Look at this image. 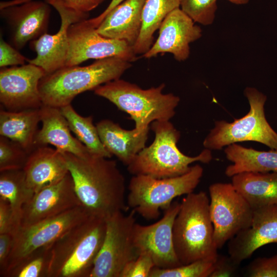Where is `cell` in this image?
<instances>
[{
	"label": "cell",
	"mask_w": 277,
	"mask_h": 277,
	"mask_svg": "<svg viewBox=\"0 0 277 277\" xmlns=\"http://www.w3.org/2000/svg\"><path fill=\"white\" fill-rule=\"evenodd\" d=\"M181 0H146L142 11L140 35L133 46L135 53L144 54L153 45V34L165 18L180 8Z\"/></svg>",
	"instance_id": "obj_27"
},
{
	"label": "cell",
	"mask_w": 277,
	"mask_h": 277,
	"mask_svg": "<svg viewBox=\"0 0 277 277\" xmlns=\"http://www.w3.org/2000/svg\"><path fill=\"white\" fill-rule=\"evenodd\" d=\"M89 214L82 205L35 223L21 225L2 276L35 250L52 244L71 228L86 220Z\"/></svg>",
	"instance_id": "obj_11"
},
{
	"label": "cell",
	"mask_w": 277,
	"mask_h": 277,
	"mask_svg": "<svg viewBox=\"0 0 277 277\" xmlns=\"http://www.w3.org/2000/svg\"><path fill=\"white\" fill-rule=\"evenodd\" d=\"M180 8L170 12L161 23L155 42L143 57L150 58L159 53H170L178 61L190 55V44L202 35V29Z\"/></svg>",
	"instance_id": "obj_16"
},
{
	"label": "cell",
	"mask_w": 277,
	"mask_h": 277,
	"mask_svg": "<svg viewBox=\"0 0 277 277\" xmlns=\"http://www.w3.org/2000/svg\"><path fill=\"white\" fill-rule=\"evenodd\" d=\"M209 203L207 193L202 191L186 195L180 203L172 233L175 252L182 265L199 260L214 262L219 254Z\"/></svg>",
	"instance_id": "obj_2"
},
{
	"label": "cell",
	"mask_w": 277,
	"mask_h": 277,
	"mask_svg": "<svg viewBox=\"0 0 277 277\" xmlns=\"http://www.w3.org/2000/svg\"><path fill=\"white\" fill-rule=\"evenodd\" d=\"M14 236L10 233L0 234V275L2 276L7 267L11 252Z\"/></svg>",
	"instance_id": "obj_39"
},
{
	"label": "cell",
	"mask_w": 277,
	"mask_h": 277,
	"mask_svg": "<svg viewBox=\"0 0 277 277\" xmlns=\"http://www.w3.org/2000/svg\"><path fill=\"white\" fill-rule=\"evenodd\" d=\"M244 94L249 110L244 116L233 122L217 121L204 138L203 145L210 150H220L229 145L252 141L277 149V132L267 121L264 106L267 97L254 87H248Z\"/></svg>",
	"instance_id": "obj_8"
},
{
	"label": "cell",
	"mask_w": 277,
	"mask_h": 277,
	"mask_svg": "<svg viewBox=\"0 0 277 277\" xmlns=\"http://www.w3.org/2000/svg\"><path fill=\"white\" fill-rule=\"evenodd\" d=\"M245 272V276L249 277H277V253L255 259L246 266Z\"/></svg>",
	"instance_id": "obj_34"
},
{
	"label": "cell",
	"mask_w": 277,
	"mask_h": 277,
	"mask_svg": "<svg viewBox=\"0 0 277 277\" xmlns=\"http://www.w3.org/2000/svg\"><path fill=\"white\" fill-rule=\"evenodd\" d=\"M165 87L163 83L143 89L118 78L97 87L94 92L128 114L135 122L134 128L141 132L149 130L155 121H169L174 116L180 98L171 93L164 94Z\"/></svg>",
	"instance_id": "obj_6"
},
{
	"label": "cell",
	"mask_w": 277,
	"mask_h": 277,
	"mask_svg": "<svg viewBox=\"0 0 277 277\" xmlns=\"http://www.w3.org/2000/svg\"><path fill=\"white\" fill-rule=\"evenodd\" d=\"M30 153L11 140L0 137V171L23 169Z\"/></svg>",
	"instance_id": "obj_32"
},
{
	"label": "cell",
	"mask_w": 277,
	"mask_h": 277,
	"mask_svg": "<svg viewBox=\"0 0 277 277\" xmlns=\"http://www.w3.org/2000/svg\"><path fill=\"white\" fill-rule=\"evenodd\" d=\"M80 205L69 172L58 182L34 193L23 207L22 225L35 223Z\"/></svg>",
	"instance_id": "obj_17"
},
{
	"label": "cell",
	"mask_w": 277,
	"mask_h": 277,
	"mask_svg": "<svg viewBox=\"0 0 277 277\" xmlns=\"http://www.w3.org/2000/svg\"><path fill=\"white\" fill-rule=\"evenodd\" d=\"M209 194L214 242L219 249L251 225L253 209L232 183L212 184Z\"/></svg>",
	"instance_id": "obj_10"
},
{
	"label": "cell",
	"mask_w": 277,
	"mask_h": 277,
	"mask_svg": "<svg viewBox=\"0 0 277 277\" xmlns=\"http://www.w3.org/2000/svg\"><path fill=\"white\" fill-rule=\"evenodd\" d=\"M213 263L212 261L199 260L171 268L154 267L149 277H209L213 270Z\"/></svg>",
	"instance_id": "obj_31"
},
{
	"label": "cell",
	"mask_w": 277,
	"mask_h": 277,
	"mask_svg": "<svg viewBox=\"0 0 277 277\" xmlns=\"http://www.w3.org/2000/svg\"><path fill=\"white\" fill-rule=\"evenodd\" d=\"M22 225V217L15 213L10 204L0 199V234L14 235Z\"/></svg>",
	"instance_id": "obj_36"
},
{
	"label": "cell",
	"mask_w": 277,
	"mask_h": 277,
	"mask_svg": "<svg viewBox=\"0 0 277 277\" xmlns=\"http://www.w3.org/2000/svg\"><path fill=\"white\" fill-rule=\"evenodd\" d=\"M231 178L233 186L252 207L277 205V172H244Z\"/></svg>",
	"instance_id": "obj_26"
},
{
	"label": "cell",
	"mask_w": 277,
	"mask_h": 277,
	"mask_svg": "<svg viewBox=\"0 0 277 277\" xmlns=\"http://www.w3.org/2000/svg\"><path fill=\"white\" fill-rule=\"evenodd\" d=\"M66 7L82 13H88L99 5L97 0H59Z\"/></svg>",
	"instance_id": "obj_40"
},
{
	"label": "cell",
	"mask_w": 277,
	"mask_h": 277,
	"mask_svg": "<svg viewBox=\"0 0 277 277\" xmlns=\"http://www.w3.org/2000/svg\"><path fill=\"white\" fill-rule=\"evenodd\" d=\"M34 194L27 186L23 169L0 171V199L7 202L15 213L22 217L23 207Z\"/></svg>",
	"instance_id": "obj_29"
},
{
	"label": "cell",
	"mask_w": 277,
	"mask_h": 277,
	"mask_svg": "<svg viewBox=\"0 0 277 277\" xmlns=\"http://www.w3.org/2000/svg\"><path fill=\"white\" fill-rule=\"evenodd\" d=\"M101 141L107 150L124 164L129 165L145 146L149 130H126L108 120L96 124Z\"/></svg>",
	"instance_id": "obj_23"
},
{
	"label": "cell",
	"mask_w": 277,
	"mask_h": 277,
	"mask_svg": "<svg viewBox=\"0 0 277 277\" xmlns=\"http://www.w3.org/2000/svg\"><path fill=\"white\" fill-rule=\"evenodd\" d=\"M45 1H31L19 6L1 10V16L10 27L14 48L22 49L47 33L50 8Z\"/></svg>",
	"instance_id": "obj_19"
},
{
	"label": "cell",
	"mask_w": 277,
	"mask_h": 277,
	"mask_svg": "<svg viewBox=\"0 0 277 277\" xmlns=\"http://www.w3.org/2000/svg\"><path fill=\"white\" fill-rule=\"evenodd\" d=\"M150 128L155 135L153 142L127 166L128 171L133 175L159 179L177 176L189 171L194 162L208 164L212 160L211 150L206 148L195 156L183 153L177 146L180 132L169 121H155Z\"/></svg>",
	"instance_id": "obj_5"
},
{
	"label": "cell",
	"mask_w": 277,
	"mask_h": 277,
	"mask_svg": "<svg viewBox=\"0 0 277 277\" xmlns=\"http://www.w3.org/2000/svg\"><path fill=\"white\" fill-rule=\"evenodd\" d=\"M51 245L31 253L10 269L5 277H48Z\"/></svg>",
	"instance_id": "obj_30"
},
{
	"label": "cell",
	"mask_w": 277,
	"mask_h": 277,
	"mask_svg": "<svg viewBox=\"0 0 277 277\" xmlns=\"http://www.w3.org/2000/svg\"><path fill=\"white\" fill-rule=\"evenodd\" d=\"M104 1H105V0H97V2L99 4L103 3Z\"/></svg>",
	"instance_id": "obj_45"
},
{
	"label": "cell",
	"mask_w": 277,
	"mask_h": 277,
	"mask_svg": "<svg viewBox=\"0 0 277 277\" xmlns=\"http://www.w3.org/2000/svg\"><path fill=\"white\" fill-rule=\"evenodd\" d=\"M180 208V203L173 202L156 222L148 225L135 223L134 226L133 240L137 254L149 255L155 267L171 268L182 265L175 252L172 233L173 222Z\"/></svg>",
	"instance_id": "obj_13"
},
{
	"label": "cell",
	"mask_w": 277,
	"mask_h": 277,
	"mask_svg": "<svg viewBox=\"0 0 277 277\" xmlns=\"http://www.w3.org/2000/svg\"><path fill=\"white\" fill-rule=\"evenodd\" d=\"M224 153L232 163L225 171L228 177L244 172H277V149L258 150L235 143L225 147Z\"/></svg>",
	"instance_id": "obj_24"
},
{
	"label": "cell",
	"mask_w": 277,
	"mask_h": 277,
	"mask_svg": "<svg viewBox=\"0 0 277 277\" xmlns=\"http://www.w3.org/2000/svg\"><path fill=\"white\" fill-rule=\"evenodd\" d=\"M28 58L21 54L18 50L6 42L1 37L0 39V67L21 66L25 64Z\"/></svg>",
	"instance_id": "obj_37"
},
{
	"label": "cell",
	"mask_w": 277,
	"mask_h": 277,
	"mask_svg": "<svg viewBox=\"0 0 277 277\" xmlns=\"http://www.w3.org/2000/svg\"><path fill=\"white\" fill-rule=\"evenodd\" d=\"M131 66L129 62L111 57L97 60L88 66L65 67L45 74L39 84L43 105L61 108L71 104L78 94L120 78Z\"/></svg>",
	"instance_id": "obj_3"
},
{
	"label": "cell",
	"mask_w": 277,
	"mask_h": 277,
	"mask_svg": "<svg viewBox=\"0 0 277 277\" xmlns=\"http://www.w3.org/2000/svg\"><path fill=\"white\" fill-rule=\"evenodd\" d=\"M41 122L39 109L0 110V135L17 143L29 153L36 147L34 139Z\"/></svg>",
	"instance_id": "obj_25"
},
{
	"label": "cell",
	"mask_w": 277,
	"mask_h": 277,
	"mask_svg": "<svg viewBox=\"0 0 277 277\" xmlns=\"http://www.w3.org/2000/svg\"><path fill=\"white\" fill-rule=\"evenodd\" d=\"M236 5H244L247 4L249 0H227Z\"/></svg>",
	"instance_id": "obj_43"
},
{
	"label": "cell",
	"mask_w": 277,
	"mask_h": 277,
	"mask_svg": "<svg viewBox=\"0 0 277 277\" xmlns=\"http://www.w3.org/2000/svg\"><path fill=\"white\" fill-rule=\"evenodd\" d=\"M69 49L65 67L90 59L116 57L132 62L137 59L133 46L126 41L104 37L88 18L72 24L68 30Z\"/></svg>",
	"instance_id": "obj_12"
},
{
	"label": "cell",
	"mask_w": 277,
	"mask_h": 277,
	"mask_svg": "<svg viewBox=\"0 0 277 277\" xmlns=\"http://www.w3.org/2000/svg\"><path fill=\"white\" fill-rule=\"evenodd\" d=\"M106 229L105 219L90 215L51 244L48 277H90Z\"/></svg>",
	"instance_id": "obj_4"
},
{
	"label": "cell",
	"mask_w": 277,
	"mask_h": 277,
	"mask_svg": "<svg viewBox=\"0 0 277 277\" xmlns=\"http://www.w3.org/2000/svg\"><path fill=\"white\" fill-rule=\"evenodd\" d=\"M31 64L1 68L0 102L9 111L39 109L43 105L39 84L45 75Z\"/></svg>",
	"instance_id": "obj_14"
},
{
	"label": "cell",
	"mask_w": 277,
	"mask_h": 277,
	"mask_svg": "<svg viewBox=\"0 0 277 277\" xmlns=\"http://www.w3.org/2000/svg\"><path fill=\"white\" fill-rule=\"evenodd\" d=\"M241 264L229 255L218 254L214 262L213 270L209 277H228L234 276Z\"/></svg>",
	"instance_id": "obj_38"
},
{
	"label": "cell",
	"mask_w": 277,
	"mask_h": 277,
	"mask_svg": "<svg viewBox=\"0 0 277 277\" xmlns=\"http://www.w3.org/2000/svg\"><path fill=\"white\" fill-rule=\"evenodd\" d=\"M146 0H125L113 9L96 28L102 36L133 46L141 32Z\"/></svg>",
	"instance_id": "obj_22"
},
{
	"label": "cell",
	"mask_w": 277,
	"mask_h": 277,
	"mask_svg": "<svg viewBox=\"0 0 277 277\" xmlns=\"http://www.w3.org/2000/svg\"><path fill=\"white\" fill-rule=\"evenodd\" d=\"M54 0H45V1L48 4L52 1H53Z\"/></svg>",
	"instance_id": "obj_44"
},
{
	"label": "cell",
	"mask_w": 277,
	"mask_h": 277,
	"mask_svg": "<svg viewBox=\"0 0 277 277\" xmlns=\"http://www.w3.org/2000/svg\"><path fill=\"white\" fill-rule=\"evenodd\" d=\"M217 0H181V9L195 23L212 24L217 9Z\"/></svg>",
	"instance_id": "obj_33"
},
{
	"label": "cell",
	"mask_w": 277,
	"mask_h": 277,
	"mask_svg": "<svg viewBox=\"0 0 277 277\" xmlns=\"http://www.w3.org/2000/svg\"><path fill=\"white\" fill-rule=\"evenodd\" d=\"M155 267L151 258L145 253H140L124 268L120 277H149Z\"/></svg>",
	"instance_id": "obj_35"
},
{
	"label": "cell",
	"mask_w": 277,
	"mask_h": 277,
	"mask_svg": "<svg viewBox=\"0 0 277 277\" xmlns=\"http://www.w3.org/2000/svg\"><path fill=\"white\" fill-rule=\"evenodd\" d=\"M31 1L32 0H12L9 1H2L0 3V10L11 7L19 6Z\"/></svg>",
	"instance_id": "obj_42"
},
{
	"label": "cell",
	"mask_w": 277,
	"mask_h": 277,
	"mask_svg": "<svg viewBox=\"0 0 277 277\" xmlns=\"http://www.w3.org/2000/svg\"><path fill=\"white\" fill-rule=\"evenodd\" d=\"M23 169L27 186L34 193L58 182L69 173L63 152L47 145L36 146L29 153Z\"/></svg>",
	"instance_id": "obj_20"
},
{
	"label": "cell",
	"mask_w": 277,
	"mask_h": 277,
	"mask_svg": "<svg viewBox=\"0 0 277 277\" xmlns=\"http://www.w3.org/2000/svg\"><path fill=\"white\" fill-rule=\"evenodd\" d=\"M125 0H111L105 10L100 15L92 18H88L89 22L95 28H97L105 16L115 7Z\"/></svg>",
	"instance_id": "obj_41"
},
{
	"label": "cell",
	"mask_w": 277,
	"mask_h": 277,
	"mask_svg": "<svg viewBox=\"0 0 277 277\" xmlns=\"http://www.w3.org/2000/svg\"><path fill=\"white\" fill-rule=\"evenodd\" d=\"M135 213L119 211L106 219L104 240L90 277H120L126 264L138 256L133 240Z\"/></svg>",
	"instance_id": "obj_9"
},
{
	"label": "cell",
	"mask_w": 277,
	"mask_h": 277,
	"mask_svg": "<svg viewBox=\"0 0 277 277\" xmlns=\"http://www.w3.org/2000/svg\"><path fill=\"white\" fill-rule=\"evenodd\" d=\"M63 153L77 196L90 215L106 220L127 209L125 178L115 161L92 153L80 157Z\"/></svg>",
	"instance_id": "obj_1"
},
{
	"label": "cell",
	"mask_w": 277,
	"mask_h": 277,
	"mask_svg": "<svg viewBox=\"0 0 277 277\" xmlns=\"http://www.w3.org/2000/svg\"><path fill=\"white\" fill-rule=\"evenodd\" d=\"M58 12L61 20L60 28L54 34L46 33L32 41L31 47L36 53L27 63L37 66L46 74L65 67L69 49L68 30L72 24L88 18L89 13L75 11L64 6L59 0L49 4Z\"/></svg>",
	"instance_id": "obj_15"
},
{
	"label": "cell",
	"mask_w": 277,
	"mask_h": 277,
	"mask_svg": "<svg viewBox=\"0 0 277 277\" xmlns=\"http://www.w3.org/2000/svg\"><path fill=\"white\" fill-rule=\"evenodd\" d=\"M251 225L228 242V252L241 264L259 248L277 243V205L252 207Z\"/></svg>",
	"instance_id": "obj_18"
},
{
	"label": "cell",
	"mask_w": 277,
	"mask_h": 277,
	"mask_svg": "<svg viewBox=\"0 0 277 277\" xmlns=\"http://www.w3.org/2000/svg\"><path fill=\"white\" fill-rule=\"evenodd\" d=\"M71 131L92 154L110 158L112 155L107 150L100 138L93 117L83 116L73 109L71 104L60 108Z\"/></svg>",
	"instance_id": "obj_28"
},
{
	"label": "cell",
	"mask_w": 277,
	"mask_h": 277,
	"mask_svg": "<svg viewBox=\"0 0 277 277\" xmlns=\"http://www.w3.org/2000/svg\"><path fill=\"white\" fill-rule=\"evenodd\" d=\"M203 174L202 167L196 164L177 176L159 179L133 175L128 185L127 204L144 219L156 220L161 210L169 208L175 198L193 192Z\"/></svg>",
	"instance_id": "obj_7"
},
{
	"label": "cell",
	"mask_w": 277,
	"mask_h": 277,
	"mask_svg": "<svg viewBox=\"0 0 277 277\" xmlns=\"http://www.w3.org/2000/svg\"><path fill=\"white\" fill-rule=\"evenodd\" d=\"M39 111L42 127L35 137V146L50 144L61 151L80 157H86L92 153L72 135L60 108L43 105Z\"/></svg>",
	"instance_id": "obj_21"
}]
</instances>
